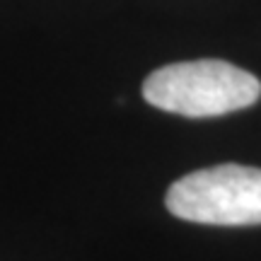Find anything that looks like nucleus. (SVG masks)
<instances>
[{
    "label": "nucleus",
    "mask_w": 261,
    "mask_h": 261,
    "mask_svg": "<svg viewBox=\"0 0 261 261\" xmlns=\"http://www.w3.org/2000/svg\"><path fill=\"white\" fill-rule=\"evenodd\" d=\"M145 102L162 112L205 119L252 107L261 97V83L227 61H184L158 68L143 83Z\"/></svg>",
    "instance_id": "obj_1"
},
{
    "label": "nucleus",
    "mask_w": 261,
    "mask_h": 261,
    "mask_svg": "<svg viewBox=\"0 0 261 261\" xmlns=\"http://www.w3.org/2000/svg\"><path fill=\"white\" fill-rule=\"evenodd\" d=\"M167 211L201 225H261V169L218 165L177 179L165 196Z\"/></svg>",
    "instance_id": "obj_2"
}]
</instances>
